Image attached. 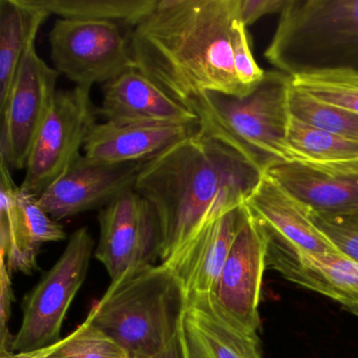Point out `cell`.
I'll return each instance as SVG.
<instances>
[{
  "instance_id": "obj_1",
  "label": "cell",
  "mask_w": 358,
  "mask_h": 358,
  "mask_svg": "<svg viewBox=\"0 0 358 358\" xmlns=\"http://www.w3.org/2000/svg\"><path fill=\"white\" fill-rule=\"evenodd\" d=\"M238 20L240 0H158L127 36L136 69L183 106L206 92L244 97L232 48Z\"/></svg>"
},
{
  "instance_id": "obj_2",
  "label": "cell",
  "mask_w": 358,
  "mask_h": 358,
  "mask_svg": "<svg viewBox=\"0 0 358 358\" xmlns=\"http://www.w3.org/2000/svg\"><path fill=\"white\" fill-rule=\"evenodd\" d=\"M265 173L198 129L144 161L135 190L154 206L169 259L217 211L244 205Z\"/></svg>"
},
{
  "instance_id": "obj_3",
  "label": "cell",
  "mask_w": 358,
  "mask_h": 358,
  "mask_svg": "<svg viewBox=\"0 0 358 358\" xmlns=\"http://www.w3.org/2000/svg\"><path fill=\"white\" fill-rule=\"evenodd\" d=\"M187 297L164 264L135 268L112 280L87 320L120 345L131 357L164 349L180 332Z\"/></svg>"
},
{
  "instance_id": "obj_4",
  "label": "cell",
  "mask_w": 358,
  "mask_h": 358,
  "mask_svg": "<svg viewBox=\"0 0 358 358\" xmlns=\"http://www.w3.org/2000/svg\"><path fill=\"white\" fill-rule=\"evenodd\" d=\"M292 78L265 71L257 87L244 97L206 92L184 106L196 115L204 133L226 144L262 173L290 162L287 131Z\"/></svg>"
},
{
  "instance_id": "obj_5",
  "label": "cell",
  "mask_w": 358,
  "mask_h": 358,
  "mask_svg": "<svg viewBox=\"0 0 358 358\" xmlns=\"http://www.w3.org/2000/svg\"><path fill=\"white\" fill-rule=\"evenodd\" d=\"M264 56L291 78L358 71V0H287Z\"/></svg>"
},
{
  "instance_id": "obj_6",
  "label": "cell",
  "mask_w": 358,
  "mask_h": 358,
  "mask_svg": "<svg viewBox=\"0 0 358 358\" xmlns=\"http://www.w3.org/2000/svg\"><path fill=\"white\" fill-rule=\"evenodd\" d=\"M94 246L87 227L71 236L62 257L24 299L22 326L13 337L11 352L35 351L62 339V324L85 282Z\"/></svg>"
},
{
  "instance_id": "obj_7",
  "label": "cell",
  "mask_w": 358,
  "mask_h": 358,
  "mask_svg": "<svg viewBox=\"0 0 358 358\" xmlns=\"http://www.w3.org/2000/svg\"><path fill=\"white\" fill-rule=\"evenodd\" d=\"M98 108L91 90L75 87L56 92L51 108L35 138L20 186L36 196L57 181L80 156L92 129L97 124Z\"/></svg>"
},
{
  "instance_id": "obj_8",
  "label": "cell",
  "mask_w": 358,
  "mask_h": 358,
  "mask_svg": "<svg viewBox=\"0 0 358 358\" xmlns=\"http://www.w3.org/2000/svg\"><path fill=\"white\" fill-rule=\"evenodd\" d=\"M49 43L54 69L83 89L136 68L129 37L116 22L58 18Z\"/></svg>"
},
{
  "instance_id": "obj_9",
  "label": "cell",
  "mask_w": 358,
  "mask_h": 358,
  "mask_svg": "<svg viewBox=\"0 0 358 358\" xmlns=\"http://www.w3.org/2000/svg\"><path fill=\"white\" fill-rule=\"evenodd\" d=\"M265 231L244 204L242 221L208 301L226 322L257 336L262 280L266 270Z\"/></svg>"
},
{
  "instance_id": "obj_10",
  "label": "cell",
  "mask_w": 358,
  "mask_h": 358,
  "mask_svg": "<svg viewBox=\"0 0 358 358\" xmlns=\"http://www.w3.org/2000/svg\"><path fill=\"white\" fill-rule=\"evenodd\" d=\"M95 257L112 280L125 272L154 265L162 257L163 234L154 206L131 190L101 208Z\"/></svg>"
},
{
  "instance_id": "obj_11",
  "label": "cell",
  "mask_w": 358,
  "mask_h": 358,
  "mask_svg": "<svg viewBox=\"0 0 358 358\" xmlns=\"http://www.w3.org/2000/svg\"><path fill=\"white\" fill-rule=\"evenodd\" d=\"M59 73L37 54L35 41L27 48L1 113L0 159L10 169H26L35 138L51 108Z\"/></svg>"
},
{
  "instance_id": "obj_12",
  "label": "cell",
  "mask_w": 358,
  "mask_h": 358,
  "mask_svg": "<svg viewBox=\"0 0 358 358\" xmlns=\"http://www.w3.org/2000/svg\"><path fill=\"white\" fill-rule=\"evenodd\" d=\"M0 171V259L10 273L30 274L37 268L41 245L66 240V234L41 207L38 196L15 185L5 162Z\"/></svg>"
},
{
  "instance_id": "obj_13",
  "label": "cell",
  "mask_w": 358,
  "mask_h": 358,
  "mask_svg": "<svg viewBox=\"0 0 358 358\" xmlns=\"http://www.w3.org/2000/svg\"><path fill=\"white\" fill-rule=\"evenodd\" d=\"M142 162L108 164L80 155L41 196L39 204L55 221L103 208L135 190Z\"/></svg>"
},
{
  "instance_id": "obj_14",
  "label": "cell",
  "mask_w": 358,
  "mask_h": 358,
  "mask_svg": "<svg viewBox=\"0 0 358 358\" xmlns=\"http://www.w3.org/2000/svg\"><path fill=\"white\" fill-rule=\"evenodd\" d=\"M244 205L217 211L162 263L177 275L188 305L213 291L242 221Z\"/></svg>"
},
{
  "instance_id": "obj_15",
  "label": "cell",
  "mask_w": 358,
  "mask_h": 358,
  "mask_svg": "<svg viewBox=\"0 0 358 358\" xmlns=\"http://www.w3.org/2000/svg\"><path fill=\"white\" fill-rule=\"evenodd\" d=\"M263 229L267 240L266 269L274 270L289 282L330 297L358 317V262L334 253L303 252Z\"/></svg>"
},
{
  "instance_id": "obj_16",
  "label": "cell",
  "mask_w": 358,
  "mask_h": 358,
  "mask_svg": "<svg viewBox=\"0 0 358 358\" xmlns=\"http://www.w3.org/2000/svg\"><path fill=\"white\" fill-rule=\"evenodd\" d=\"M98 115L115 124L196 125L199 119L165 94L154 81L133 68L102 85Z\"/></svg>"
},
{
  "instance_id": "obj_17",
  "label": "cell",
  "mask_w": 358,
  "mask_h": 358,
  "mask_svg": "<svg viewBox=\"0 0 358 358\" xmlns=\"http://www.w3.org/2000/svg\"><path fill=\"white\" fill-rule=\"evenodd\" d=\"M266 173L313 213H358V161L331 166L280 163Z\"/></svg>"
},
{
  "instance_id": "obj_18",
  "label": "cell",
  "mask_w": 358,
  "mask_h": 358,
  "mask_svg": "<svg viewBox=\"0 0 358 358\" xmlns=\"http://www.w3.org/2000/svg\"><path fill=\"white\" fill-rule=\"evenodd\" d=\"M245 206L266 230L299 250L310 255H341L316 227L311 210L267 173Z\"/></svg>"
},
{
  "instance_id": "obj_19",
  "label": "cell",
  "mask_w": 358,
  "mask_h": 358,
  "mask_svg": "<svg viewBox=\"0 0 358 358\" xmlns=\"http://www.w3.org/2000/svg\"><path fill=\"white\" fill-rule=\"evenodd\" d=\"M199 129L196 125L96 124L85 142V156L108 164L142 162Z\"/></svg>"
},
{
  "instance_id": "obj_20",
  "label": "cell",
  "mask_w": 358,
  "mask_h": 358,
  "mask_svg": "<svg viewBox=\"0 0 358 358\" xmlns=\"http://www.w3.org/2000/svg\"><path fill=\"white\" fill-rule=\"evenodd\" d=\"M182 331L187 358H262L259 336L245 334L226 322L208 297L188 305Z\"/></svg>"
},
{
  "instance_id": "obj_21",
  "label": "cell",
  "mask_w": 358,
  "mask_h": 358,
  "mask_svg": "<svg viewBox=\"0 0 358 358\" xmlns=\"http://www.w3.org/2000/svg\"><path fill=\"white\" fill-rule=\"evenodd\" d=\"M49 16L32 0H0V110L9 99L27 48Z\"/></svg>"
},
{
  "instance_id": "obj_22",
  "label": "cell",
  "mask_w": 358,
  "mask_h": 358,
  "mask_svg": "<svg viewBox=\"0 0 358 358\" xmlns=\"http://www.w3.org/2000/svg\"><path fill=\"white\" fill-rule=\"evenodd\" d=\"M290 162L331 166L357 162L358 142L312 127L291 115L287 131Z\"/></svg>"
},
{
  "instance_id": "obj_23",
  "label": "cell",
  "mask_w": 358,
  "mask_h": 358,
  "mask_svg": "<svg viewBox=\"0 0 358 358\" xmlns=\"http://www.w3.org/2000/svg\"><path fill=\"white\" fill-rule=\"evenodd\" d=\"M158 0H32L37 7L64 20L122 22L135 27Z\"/></svg>"
},
{
  "instance_id": "obj_24",
  "label": "cell",
  "mask_w": 358,
  "mask_h": 358,
  "mask_svg": "<svg viewBox=\"0 0 358 358\" xmlns=\"http://www.w3.org/2000/svg\"><path fill=\"white\" fill-rule=\"evenodd\" d=\"M290 114L312 127L358 142V114L324 103L291 85Z\"/></svg>"
},
{
  "instance_id": "obj_25",
  "label": "cell",
  "mask_w": 358,
  "mask_h": 358,
  "mask_svg": "<svg viewBox=\"0 0 358 358\" xmlns=\"http://www.w3.org/2000/svg\"><path fill=\"white\" fill-rule=\"evenodd\" d=\"M292 83L320 101L358 114V71L301 75L292 78Z\"/></svg>"
},
{
  "instance_id": "obj_26",
  "label": "cell",
  "mask_w": 358,
  "mask_h": 358,
  "mask_svg": "<svg viewBox=\"0 0 358 358\" xmlns=\"http://www.w3.org/2000/svg\"><path fill=\"white\" fill-rule=\"evenodd\" d=\"M47 358H131L114 339L85 320L53 345Z\"/></svg>"
},
{
  "instance_id": "obj_27",
  "label": "cell",
  "mask_w": 358,
  "mask_h": 358,
  "mask_svg": "<svg viewBox=\"0 0 358 358\" xmlns=\"http://www.w3.org/2000/svg\"><path fill=\"white\" fill-rule=\"evenodd\" d=\"M320 231L349 259L358 262V213L326 215L310 211Z\"/></svg>"
},
{
  "instance_id": "obj_28",
  "label": "cell",
  "mask_w": 358,
  "mask_h": 358,
  "mask_svg": "<svg viewBox=\"0 0 358 358\" xmlns=\"http://www.w3.org/2000/svg\"><path fill=\"white\" fill-rule=\"evenodd\" d=\"M232 48H234V68H236L238 80L249 92L253 91L264 78L265 71L257 66L253 58L247 28L243 24L241 17L234 24Z\"/></svg>"
},
{
  "instance_id": "obj_29",
  "label": "cell",
  "mask_w": 358,
  "mask_h": 358,
  "mask_svg": "<svg viewBox=\"0 0 358 358\" xmlns=\"http://www.w3.org/2000/svg\"><path fill=\"white\" fill-rule=\"evenodd\" d=\"M0 324H1V345L0 352L11 351V338L9 333V320L11 315V303L13 301L11 273L8 270L6 262L0 259Z\"/></svg>"
},
{
  "instance_id": "obj_30",
  "label": "cell",
  "mask_w": 358,
  "mask_h": 358,
  "mask_svg": "<svg viewBox=\"0 0 358 358\" xmlns=\"http://www.w3.org/2000/svg\"><path fill=\"white\" fill-rule=\"evenodd\" d=\"M287 0H240V17L246 28L268 14L280 13Z\"/></svg>"
},
{
  "instance_id": "obj_31",
  "label": "cell",
  "mask_w": 358,
  "mask_h": 358,
  "mask_svg": "<svg viewBox=\"0 0 358 358\" xmlns=\"http://www.w3.org/2000/svg\"><path fill=\"white\" fill-rule=\"evenodd\" d=\"M131 358H187L185 343H184L183 331L176 335L175 338L158 353L150 356H135Z\"/></svg>"
},
{
  "instance_id": "obj_32",
  "label": "cell",
  "mask_w": 358,
  "mask_h": 358,
  "mask_svg": "<svg viewBox=\"0 0 358 358\" xmlns=\"http://www.w3.org/2000/svg\"><path fill=\"white\" fill-rule=\"evenodd\" d=\"M53 345L30 352H0V358H47Z\"/></svg>"
}]
</instances>
